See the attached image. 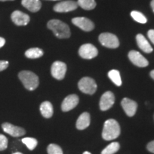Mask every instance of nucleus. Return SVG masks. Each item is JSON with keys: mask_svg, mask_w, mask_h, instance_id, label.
Wrapping results in <instances>:
<instances>
[{"mask_svg": "<svg viewBox=\"0 0 154 154\" xmlns=\"http://www.w3.org/2000/svg\"><path fill=\"white\" fill-rule=\"evenodd\" d=\"M151 8H152V9H153V11L154 12V0H152V1H151Z\"/></svg>", "mask_w": 154, "mask_h": 154, "instance_id": "2f4dec72", "label": "nucleus"}, {"mask_svg": "<svg viewBox=\"0 0 154 154\" xmlns=\"http://www.w3.org/2000/svg\"><path fill=\"white\" fill-rule=\"evenodd\" d=\"M121 134L119 123L114 119H108L103 124L102 137L106 140H113L118 138Z\"/></svg>", "mask_w": 154, "mask_h": 154, "instance_id": "f03ea898", "label": "nucleus"}, {"mask_svg": "<svg viewBox=\"0 0 154 154\" xmlns=\"http://www.w3.org/2000/svg\"><path fill=\"white\" fill-rule=\"evenodd\" d=\"M78 86L79 90L83 93L92 95L97 89L96 83L93 79L90 77H84L79 82Z\"/></svg>", "mask_w": 154, "mask_h": 154, "instance_id": "20e7f679", "label": "nucleus"}, {"mask_svg": "<svg viewBox=\"0 0 154 154\" xmlns=\"http://www.w3.org/2000/svg\"><path fill=\"white\" fill-rule=\"evenodd\" d=\"M53 1H57V0H53Z\"/></svg>", "mask_w": 154, "mask_h": 154, "instance_id": "e433bc0d", "label": "nucleus"}, {"mask_svg": "<svg viewBox=\"0 0 154 154\" xmlns=\"http://www.w3.org/2000/svg\"><path fill=\"white\" fill-rule=\"evenodd\" d=\"M43 54V51L39 48H31L25 52V56L29 59H38L42 57Z\"/></svg>", "mask_w": 154, "mask_h": 154, "instance_id": "aec40b11", "label": "nucleus"}, {"mask_svg": "<svg viewBox=\"0 0 154 154\" xmlns=\"http://www.w3.org/2000/svg\"><path fill=\"white\" fill-rule=\"evenodd\" d=\"M90 124V115L87 112H84L79 116L76 121V128L79 130H84Z\"/></svg>", "mask_w": 154, "mask_h": 154, "instance_id": "a211bd4d", "label": "nucleus"}, {"mask_svg": "<svg viewBox=\"0 0 154 154\" xmlns=\"http://www.w3.org/2000/svg\"><path fill=\"white\" fill-rule=\"evenodd\" d=\"M83 154H91V153L88 151H85V152H84V153Z\"/></svg>", "mask_w": 154, "mask_h": 154, "instance_id": "72a5a7b5", "label": "nucleus"}, {"mask_svg": "<svg viewBox=\"0 0 154 154\" xmlns=\"http://www.w3.org/2000/svg\"><path fill=\"white\" fill-rule=\"evenodd\" d=\"M66 72V65L62 61H57L51 65V76L57 80H62Z\"/></svg>", "mask_w": 154, "mask_h": 154, "instance_id": "423d86ee", "label": "nucleus"}, {"mask_svg": "<svg viewBox=\"0 0 154 154\" xmlns=\"http://www.w3.org/2000/svg\"><path fill=\"white\" fill-rule=\"evenodd\" d=\"M22 141L23 143H24L25 145L26 146V147H27L30 151H32V150L35 149L38 144L37 140H36V138H31V137L24 138L22 140Z\"/></svg>", "mask_w": 154, "mask_h": 154, "instance_id": "b1692460", "label": "nucleus"}, {"mask_svg": "<svg viewBox=\"0 0 154 154\" xmlns=\"http://www.w3.org/2000/svg\"><path fill=\"white\" fill-rule=\"evenodd\" d=\"M72 23L85 32H91L94 29V23L86 17H76L72 19Z\"/></svg>", "mask_w": 154, "mask_h": 154, "instance_id": "9b49d317", "label": "nucleus"}, {"mask_svg": "<svg viewBox=\"0 0 154 154\" xmlns=\"http://www.w3.org/2000/svg\"><path fill=\"white\" fill-rule=\"evenodd\" d=\"M8 146V139L5 135L0 134V151H4Z\"/></svg>", "mask_w": 154, "mask_h": 154, "instance_id": "bb28decb", "label": "nucleus"}, {"mask_svg": "<svg viewBox=\"0 0 154 154\" xmlns=\"http://www.w3.org/2000/svg\"><path fill=\"white\" fill-rule=\"evenodd\" d=\"M22 5L32 12H37L42 8V2L40 0H22Z\"/></svg>", "mask_w": 154, "mask_h": 154, "instance_id": "f3484780", "label": "nucleus"}, {"mask_svg": "<svg viewBox=\"0 0 154 154\" xmlns=\"http://www.w3.org/2000/svg\"><path fill=\"white\" fill-rule=\"evenodd\" d=\"M115 102V96L111 91L105 92L100 100V109L101 111H106L112 107Z\"/></svg>", "mask_w": 154, "mask_h": 154, "instance_id": "1a4fd4ad", "label": "nucleus"}, {"mask_svg": "<svg viewBox=\"0 0 154 154\" xmlns=\"http://www.w3.org/2000/svg\"><path fill=\"white\" fill-rule=\"evenodd\" d=\"M40 111L44 118H51L54 113L53 106L49 101H44L40 106Z\"/></svg>", "mask_w": 154, "mask_h": 154, "instance_id": "6ab92c4d", "label": "nucleus"}, {"mask_svg": "<svg viewBox=\"0 0 154 154\" xmlns=\"http://www.w3.org/2000/svg\"><path fill=\"white\" fill-rule=\"evenodd\" d=\"M2 128L4 131L13 137H19V136H24L26 134V131L22 127L14 126L9 123H4L2 125Z\"/></svg>", "mask_w": 154, "mask_h": 154, "instance_id": "6e6552de", "label": "nucleus"}, {"mask_svg": "<svg viewBox=\"0 0 154 154\" xmlns=\"http://www.w3.org/2000/svg\"><path fill=\"white\" fill-rule=\"evenodd\" d=\"M79 54L83 59H91L98 55V49L91 44H83L79 50Z\"/></svg>", "mask_w": 154, "mask_h": 154, "instance_id": "0eeeda50", "label": "nucleus"}, {"mask_svg": "<svg viewBox=\"0 0 154 154\" xmlns=\"http://www.w3.org/2000/svg\"><path fill=\"white\" fill-rule=\"evenodd\" d=\"M1 2H7V1H14V0H0Z\"/></svg>", "mask_w": 154, "mask_h": 154, "instance_id": "f704fd0d", "label": "nucleus"}, {"mask_svg": "<svg viewBox=\"0 0 154 154\" xmlns=\"http://www.w3.org/2000/svg\"><path fill=\"white\" fill-rule=\"evenodd\" d=\"M12 22L17 26H26L30 21V17L28 14L22 11L16 10L11 15Z\"/></svg>", "mask_w": 154, "mask_h": 154, "instance_id": "ddd939ff", "label": "nucleus"}, {"mask_svg": "<svg viewBox=\"0 0 154 154\" xmlns=\"http://www.w3.org/2000/svg\"><path fill=\"white\" fill-rule=\"evenodd\" d=\"M121 106L123 109L128 116H134L135 113L137 110V103L133 100L128 99V98H124L121 101Z\"/></svg>", "mask_w": 154, "mask_h": 154, "instance_id": "2eb2a0df", "label": "nucleus"}, {"mask_svg": "<svg viewBox=\"0 0 154 154\" xmlns=\"http://www.w3.org/2000/svg\"><path fill=\"white\" fill-rule=\"evenodd\" d=\"M99 40L103 47L116 49L119 47V40L118 37L111 33H102L100 34Z\"/></svg>", "mask_w": 154, "mask_h": 154, "instance_id": "39448f33", "label": "nucleus"}, {"mask_svg": "<svg viewBox=\"0 0 154 154\" xmlns=\"http://www.w3.org/2000/svg\"><path fill=\"white\" fill-rule=\"evenodd\" d=\"M6 43L5 39L2 37H0V48L3 47Z\"/></svg>", "mask_w": 154, "mask_h": 154, "instance_id": "7c9ffc66", "label": "nucleus"}, {"mask_svg": "<svg viewBox=\"0 0 154 154\" xmlns=\"http://www.w3.org/2000/svg\"><path fill=\"white\" fill-rule=\"evenodd\" d=\"M148 37L149 38L152 43L154 44V29H150L148 32Z\"/></svg>", "mask_w": 154, "mask_h": 154, "instance_id": "c85d7f7f", "label": "nucleus"}, {"mask_svg": "<svg viewBox=\"0 0 154 154\" xmlns=\"http://www.w3.org/2000/svg\"><path fill=\"white\" fill-rule=\"evenodd\" d=\"M12 154H23V153H20V152H16V153H12Z\"/></svg>", "mask_w": 154, "mask_h": 154, "instance_id": "c9c22d12", "label": "nucleus"}, {"mask_svg": "<svg viewBox=\"0 0 154 154\" xmlns=\"http://www.w3.org/2000/svg\"><path fill=\"white\" fill-rule=\"evenodd\" d=\"M136 42H137L138 47L145 53L149 54L153 51V48L143 34H138L136 35Z\"/></svg>", "mask_w": 154, "mask_h": 154, "instance_id": "dca6fc26", "label": "nucleus"}, {"mask_svg": "<svg viewBox=\"0 0 154 154\" xmlns=\"http://www.w3.org/2000/svg\"><path fill=\"white\" fill-rule=\"evenodd\" d=\"M79 99L76 94L69 95L65 98L61 103V110L64 112L72 110L79 103Z\"/></svg>", "mask_w": 154, "mask_h": 154, "instance_id": "4468645a", "label": "nucleus"}, {"mask_svg": "<svg viewBox=\"0 0 154 154\" xmlns=\"http://www.w3.org/2000/svg\"><path fill=\"white\" fill-rule=\"evenodd\" d=\"M132 18L134 19L136 22L140 24H146L147 22V19L146 18V17L142 14L141 12H139L138 11H133L131 13Z\"/></svg>", "mask_w": 154, "mask_h": 154, "instance_id": "393cba45", "label": "nucleus"}, {"mask_svg": "<svg viewBox=\"0 0 154 154\" xmlns=\"http://www.w3.org/2000/svg\"><path fill=\"white\" fill-rule=\"evenodd\" d=\"M78 5L74 1H63L58 3L54 7V10L57 12L63 13L74 11L77 9Z\"/></svg>", "mask_w": 154, "mask_h": 154, "instance_id": "f8f14e48", "label": "nucleus"}, {"mask_svg": "<svg viewBox=\"0 0 154 154\" xmlns=\"http://www.w3.org/2000/svg\"><path fill=\"white\" fill-rule=\"evenodd\" d=\"M128 58L134 65L138 67H146L149 65V61L143 55L137 51L132 50L128 53Z\"/></svg>", "mask_w": 154, "mask_h": 154, "instance_id": "9d476101", "label": "nucleus"}, {"mask_svg": "<svg viewBox=\"0 0 154 154\" xmlns=\"http://www.w3.org/2000/svg\"><path fill=\"white\" fill-rule=\"evenodd\" d=\"M77 5L85 10H91L95 8L96 3L94 0H78Z\"/></svg>", "mask_w": 154, "mask_h": 154, "instance_id": "412c9836", "label": "nucleus"}, {"mask_svg": "<svg viewBox=\"0 0 154 154\" xmlns=\"http://www.w3.org/2000/svg\"><path fill=\"white\" fill-rule=\"evenodd\" d=\"M48 154H63L62 149L57 144L51 143L47 147Z\"/></svg>", "mask_w": 154, "mask_h": 154, "instance_id": "a878e982", "label": "nucleus"}, {"mask_svg": "<svg viewBox=\"0 0 154 154\" xmlns=\"http://www.w3.org/2000/svg\"><path fill=\"white\" fill-rule=\"evenodd\" d=\"M119 149H120V144L118 142H113L101 151V154H114L119 151Z\"/></svg>", "mask_w": 154, "mask_h": 154, "instance_id": "5701e85b", "label": "nucleus"}, {"mask_svg": "<svg viewBox=\"0 0 154 154\" xmlns=\"http://www.w3.org/2000/svg\"><path fill=\"white\" fill-rule=\"evenodd\" d=\"M150 75H151V76L154 79V70L151 71V73H150Z\"/></svg>", "mask_w": 154, "mask_h": 154, "instance_id": "473e14b6", "label": "nucleus"}, {"mask_svg": "<svg viewBox=\"0 0 154 154\" xmlns=\"http://www.w3.org/2000/svg\"><path fill=\"white\" fill-rule=\"evenodd\" d=\"M9 66V62L7 61H0V72L5 70Z\"/></svg>", "mask_w": 154, "mask_h": 154, "instance_id": "cd10ccee", "label": "nucleus"}, {"mask_svg": "<svg viewBox=\"0 0 154 154\" xmlns=\"http://www.w3.org/2000/svg\"><path fill=\"white\" fill-rule=\"evenodd\" d=\"M147 149L149 150L150 152L154 153V140H153V141H151L150 143H148Z\"/></svg>", "mask_w": 154, "mask_h": 154, "instance_id": "c756f323", "label": "nucleus"}, {"mask_svg": "<svg viewBox=\"0 0 154 154\" xmlns=\"http://www.w3.org/2000/svg\"><path fill=\"white\" fill-rule=\"evenodd\" d=\"M47 27L51 30L57 38H66L70 37L71 32L69 26L58 19H51L47 23Z\"/></svg>", "mask_w": 154, "mask_h": 154, "instance_id": "f257e3e1", "label": "nucleus"}, {"mask_svg": "<svg viewBox=\"0 0 154 154\" xmlns=\"http://www.w3.org/2000/svg\"><path fill=\"white\" fill-rule=\"evenodd\" d=\"M109 79L112 81L113 84H115L116 85L120 86L122 84V81H121L120 73L118 70H116V69H113V70L110 71L108 74Z\"/></svg>", "mask_w": 154, "mask_h": 154, "instance_id": "4be33fe9", "label": "nucleus"}, {"mask_svg": "<svg viewBox=\"0 0 154 154\" xmlns=\"http://www.w3.org/2000/svg\"><path fill=\"white\" fill-rule=\"evenodd\" d=\"M18 76L23 85L27 90L34 91L38 87L39 81L38 77L34 73L30 71H22L19 72Z\"/></svg>", "mask_w": 154, "mask_h": 154, "instance_id": "7ed1b4c3", "label": "nucleus"}]
</instances>
